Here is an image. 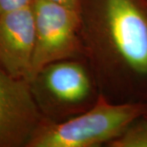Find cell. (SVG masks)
I'll use <instances>...</instances> for the list:
<instances>
[{
	"label": "cell",
	"mask_w": 147,
	"mask_h": 147,
	"mask_svg": "<svg viewBox=\"0 0 147 147\" xmlns=\"http://www.w3.org/2000/svg\"><path fill=\"white\" fill-rule=\"evenodd\" d=\"M34 49L31 78L47 65L84 56L80 11L47 0H33Z\"/></svg>",
	"instance_id": "obj_4"
},
{
	"label": "cell",
	"mask_w": 147,
	"mask_h": 147,
	"mask_svg": "<svg viewBox=\"0 0 147 147\" xmlns=\"http://www.w3.org/2000/svg\"><path fill=\"white\" fill-rule=\"evenodd\" d=\"M142 103L115 102L101 93L90 108L62 121L45 119L27 147H96L119 137L144 115Z\"/></svg>",
	"instance_id": "obj_2"
},
{
	"label": "cell",
	"mask_w": 147,
	"mask_h": 147,
	"mask_svg": "<svg viewBox=\"0 0 147 147\" xmlns=\"http://www.w3.org/2000/svg\"><path fill=\"white\" fill-rule=\"evenodd\" d=\"M45 119L30 81L0 69V147H27Z\"/></svg>",
	"instance_id": "obj_5"
},
{
	"label": "cell",
	"mask_w": 147,
	"mask_h": 147,
	"mask_svg": "<svg viewBox=\"0 0 147 147\" xmlns=\"http://www.w3.org/2000/svg\"><path fill=\"white\" fill-rule=\"evenodd\" d=\"M145 116H146V117H147V111L146 112V114H145Z\"/></svg>",
	"instance_id": "obj_10"
},
{
	"label": "cell",
	"mask_w": 147,
	"mask_h": 147,
	"mask_svg": "<svg viewBox=\"0 0 147 147\" xmlns=\"http://www.w3.org/2000/svg\"><path fill=\"white\" fill-rule=\"evenodd\" d=\"M47 1L66 7L69 8L74 9V10L79 11H80L81 10L82 0H47Z\"/></svg>",
	"instance_id": "obj_9"
},
{
	"label": "cell",
	"mask_w": 147,
	"mask_h": 147,
	"mask_svg": "<svg viewBox=\"0 0 147 147\" xmlns=\"http://www.w3.org/2000/svg\"><path fill=\"white\" fill-rule=\"evenodd\" d=\"M42 114L48 120L62 121L93 105L97 89L91 70L77 59L47 65L30 80Z\"/></svg>",
	"instance_id": "obj_3"
},
{
	"label": "cell",
	"mask_w": 147,
	"mask_h": 147,
	"mask_svg": "<svg viewBox=\"0 0 147 147\" xmlns=\"http://www.w3.org/2000/svg\"><path fill=\"white\" fill-rule=\"evenodd\" d=\"M84 57L98 92L112 100L123 74L147 77V13L137 0L81 6Z\"/></svg>",
	"instance_id": "obj_1"
},
{
	"label": "cell",
	"mask_w": 147,
	"mask_h": 147,
	"mask_svg": "<svg viewBox=\"0 0 147 147\" xmlns=\"http://www.w3.org/2000/svg\"><path fill=\"white\" fill-rule=\"evenodd\" d=\"M33 0H0V16L31 5Z\"/></svg>",
	"instance_id": "obj_8"
},
{
	"label": "cell",
	"mask_w": 147,
	"mask_h": 147,
	"mask_svg": "<svg viewBox=\"0 0 147 147\" xmlns=\"http://www.w3.org/2000/svg\"><path fill=\"white\" fill-rule=\"evenodd\" d=\"M137 119L132 122L119 137L110 142L107 146L147 147V117L143 120Z\"/></svg>",
	"instance_id": "obj_7"
},
{
	"label": "cell",
	"mask_w": 147,
	"mask_h": 147,
	"mask_svg": "<svg viewBox=\"0 0 147 147\" xmlns=\"http://www.w3.org/2000/svg\"><path fill=\"white\" fill-rule=\"evenodd\" d=\"M31 5L0 16V69L16 79L30 80L34 49Z\"/></svg>",
	"instance_id": "obj_6"
}]
</instances>
